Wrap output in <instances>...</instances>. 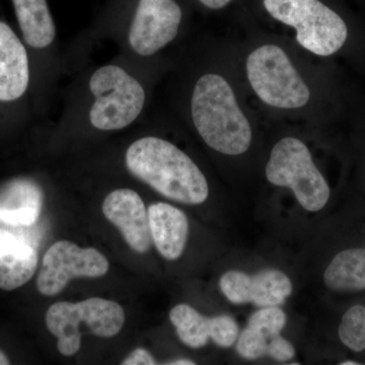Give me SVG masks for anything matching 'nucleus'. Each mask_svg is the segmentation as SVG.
Listing matches in <instances>:
<instances>
[{"instance_id": "nucleus-20", "label": "nucleus", "mask_w": 365, "mask_h": 365, "mask_svg": "<svg viewBox=\"0 0 365 365\" xmlns=\"http://www.w3.org/2000/svg\"><path fill=\"white\" fill-rule=\"evenodd\" d=\"M287 325V316L278 307H266L252 314L248 326L258 329L271 339L279 335Z\"/></svg>"}, {"instance_id": "nucleus-6", "label": "nucleus", "mask_w": 365, "mask_h": 365, "mask_svg": "<svg viewBox=\"0 0 365 365\" xmlns=\"http://www.w3.org/2000/svg\"><path fill=\"white\" fill-rule=\"evenodd\" d=\"M90 90L95 98L90 121L98 130L123 129L143 112L145 91L121 67L106 66L97 69L90 79Z\"/></svg>"}, {"instance_id": "nucleus-4", "label": "nucleus", "mask_w": 365, "mask_h": 365, "mask_svg": "<svg viewBox=\"0 0 365 365\" xmlns=\"http://www.w3.org/2000/svg\"><path fill=\"white\" fill-rule=\"evenodd\" d=\"M46 326L57 337V348L64 356H72L81 349L79 325L86 324L91 332L101 338H111L124 325L123 307L116 302L91 297L83 302H60L46 313Z\"/></svg>"}, {"instance_id": "nucleus-22", "label": "nucleus", "mask_w": 365, "mask_h": 365, "mask_svg": "<svg viewBox=\"0 0 365 365\" xmlns=\"http://www.w3.org/2000/svg\"><path fill=\"white\" fill-rule=\"evenodd\" d=\"M267 355L278 361H287L294 359L295 350L292 343L281 337L279 334L269 341Z\"/></svg>"}, {"instance_id": "nucleus-17", "label": "nucleus", "mask_w": 365, "mask_h": 365, "mask_svg": "<svg viewBox=\"0 0 365 365\" xmlns=\"http://www.w3.org/2000/svg\"><path fill=\"white\" fill-rule=\"evenodd\" d=\"M21 33L29 45L37 49L48 47L56 35L47 0H13Z\"/></svg>"}, {"instance_id": "nucleus-13", "label": "nucleus", "mask_w": 365, "mask_h": 365, "mask_svg": "<svg viewBox=\"0 0 365 365\" xmlns=\"http://www.w3.org/2000/svg\"><path fill=\"white\" fill-rule=\"evenodd\" d=\"M30 81L28 54L11 26L0 21V102L18 100Z\"/></svg>"}, {"instance_id": "nucleus-21", "label": "nucleus", "mask_w": 365, "mask_h": 365, "mask_svg": "<svg viewBox=\"0 0 365 365\" xmlns=\"http://www.w3.org/2000/svg\"><path fill=\"white\" fill-rule=\"evenodd\" d=\"M269 338L253 327L247 326L237 340V353L245 359H258L267 355Z\"/></svg>"}, {"instance_id": "nucleus-26", "label": "nucleus", "mask_w": 365, "mask_h": 365, "mask_svg": "<svg viewBox=\"0 0 365 365\" xmlns=\"http://www.w3.org/2000/svg\"><path fill=\"white\" fill-rule=\"evenodd\" d=\"M11 364L9 362V359H7V356L6 354H4V352L0 351V365H7Z\"/></svg>"}, {"instance_id": "nucleus-19", "label": "nucleus", "mask_w": 365, "mask_h": 365, "mask_svg": "<svg viewBox=\"0 0 365 365\" xmlns=\"http://www.w3.org/2000/svg\"><path fill=\"white\" fill-rule=\"evenodd\" d=\"M339 337L353 351L365 349V307L354 306L348 309L341 321Z\"/></svg>"}, {"instance_id": "nucleus-27", "label": "nucleus", "mask_w": 365, "mask_h": 365, "mask_svg": "<svg viewBox=\"0 0 365 365\" xmlns=\"http://www.w3.org/2000/svg\"><path fill=\"white\" fill-rule=\"evenodd\" d=\"M342 365H357L359 364H356V362H351V361H347V362H342V364H341Z\"/></svg>"}, {"instance_id": "nucleus-18", "label": "nucleus", "mask_w": 365, "mask_h": 365, "mask_svg": "<svg viewBox=\"0 0 365 365\" xmlns=\"http://www.w3.org/2000/svg\"><path fill=\"white\" fill-rule=\"evenodd\" d=\"M327 287L335 292L365 289V249H349L336 255L324 273Z\"/></svg>"}, {"instance_id": "nucleus-2", "label": "nucleus", "mask_w": 365, "mask_h": 365, "mask_svg": "<svg viewBox=\"0 0 365 365\" xmlns=\"http://www.w3.org/2000/svg\"><path fill=\"white\" fill-rule=\"evenodd\" d=\"M191 113L197 131L209 148L228 155L249 150L251 126L222 76L205 74L199 78L192 96Z\"/></svg>"}, {"instance_id": "nucleus-11", "label": "nucleus", "mask_w": 365, "mask_h": 365, "mask_svg": "<svg viewBox=\"0 0 365 365\" xmlns=\"http://www.w3.org/2000/svg\"><path fill=\"white\" fill-rule=\"evenodd\" d=\"M170 319L184 344L201 348L209 339L220 347H232L239 335V326L232 317L203 316L189 304H178L170 312Z\"/></svg>"}, {"instance_id": "nucleus-16", "label": "nucleus", "mask_w": 365, "mask_h": 365, "mask_svg": "<svg viewBox=\"0 0 365 365\" xmlns=\"http://www.w3.org/2000/svg\"><path fill=\"white\" fill-rule=\"evenodd\" d=\"M43 194L37 184L19 179L0 191V223L9 227H30L42 210Z\"/></svg>"}, {"instance_id": "nucleus-25", "label": "nucleus", "mask_w": 365, "mask_h": 365, "mask_svg": "<svg viewBox=\"0 0 365 365\" xmlns=\"http://www.w3.org/2000/svg\"><path fill=\"white\" fill-rule=\"evenodd\" d=\"M170 365H194L195 362L192 361V360L189 359H179L175 360V361H170L169 364Z\"/></svg>"}, {"instance_id": "nucleus-15", "label": "nucleus", "mask_w": 365, "mask_h": 365, "mask_svg": "<svg viewBox=\"0 0 365 365\" xmlns=\"http://www.w3.org/2000/svg\"><path fill=\"white\" fill-rule=\"evenodd\" d=\"M148 212L151 239L158 253L167 260H177L186 246L188 218L180 209L163 202L153 204Z\"/></svg>"}, {"instance_id": "nucleus-24", "label": "nucleus", "mask_w": 365, "mask_h": 365, "mask_svg": "<svg viewBox=\"0 0 365 365\" xmlns=\"http://www.w3.org/2000/svg\"><path fill=\"white\" fill-rule=\"evenodd\" d=\"M199 1H200L203 6L208 7V9H220L227 6L232 0H199Z\"/></svg>"}, {"instance_id": "nucleus-14", "label": "nucleus", "mask_w": 365, "mask_h": 365, "mask_svg": "<svg viewBox=\"0 0 365 365\" xmlns=\"http://www.w3.org/2000/svg\"><path fill=\"white\" fill-rule=\"evenodd\" d=\"M36 249L21 235L0 228V289L11 292L32 279L37 270Z\"/></svg>"}, {"instance_id": "nucleus-7", "label": "nucleus", "mask_w": 365, "mask_h": 365, "mask_svg": "<svg viewBox=\"0 0 365 365\" xmlns=\"http://www.w3.org/2000/svg\"><path fill=\"white\" fill-rule=\"evenodd\" d=\"M247 76L257 96L271 107L297 109L311 98L304 79L278 46L264 45L252 52Z\"/></svg>"}, {"instance_id": "nucleus-10", "label": "nucleus", "mask_w": 365, "mask_h": 365, "mask_svg": "<svg viewBox=\"0 0 365 365\" xmlns=\"http://www.w3.org/2000/svg\"><path fill=\"white\" fill-rule=\"evenodd\" d=\"M222 294L235 304L278 307L292 294V283L282 271L270 269L249 275L240 271H228L220 280Z\"/></svg>"}, {"instance_id": "nucleus-9", "label": "nucleus", "mask_w": 365, "mask_h": 365, "mask_svg": "<svg viewBox=\"0 0 365 365\" xmlns=\"http://www.w3.org/2000/svg\"><path fill=\"white\" fill-rule=\"evenodd\" d=\"M182 9L175 0H140L129 30L132 49L150 56L170 44L179 32Z\"/></svg>"}, {"instance_id": "nucleus-5", "label": "nucleus", "mask_w": 365, "mask_h": 365, "mask_svg": "<svg viewBox=\"0 0 365 365\" xmlns=\"http://www.w3.org/2000/svg\"><path fill=\"white\" fill-rule=\"evenodd\" d=\"M266 177L275 186L292 189L300 205L311 212L325 207L330 198V187L309 148L294 137H285L274 146Z\"/></svg>"}, {"instance_id": "nucleus-8", "label": "nucleus", "mask_w": 365, "mask_h": 365, "mask_svg": "<svg viewBox=\"0 0 365 365\" xmlns=\"http://www.w3.org/2000/svg\"><path fill=\"white\" fill-rule=\"evenodd\" d=\"M109 261L93 248H81L68 241L53 244L43 258L37 288L41 294H59L73 278H98L109 271Z\"/></svg>"}, {"instance_id": "nucleus-12", "label": "nucleus", "mask_w": 365, "mask_h": 365, "mask_svg": "<svg viewBox=\"0 0 365 365\" xmlns=\"http://www.w3.org/2000/svg\"><path fill=\"white\" fill-rule=\"evenodd\" d=\"M106 218L119 228L133 251L144 254L150 249L151 234L148 212L143 199L130 189L111 192L103 203Z\"/></svg>"}, {"instance_id": "nucleus-23", "label": "nucleus", "mask_w": 365, "mask_h": 365, "mask_svg": "<svg viewBox=\"0 0 365 365\" xmlns=\"http://www.w3.org/2000/svg\"><path fill=\"white\" fill-rule=\"evenodd\" d=\"M123 365H155L157 361L148 350L137 348L122 362Z\"/></svg>"}, {"instance_id": "nucleus-1", "label": "nucleus", "mask_w": 365, "mask_h": 365, "mask_svg": "<svg viewBox=\"0 0 365 365\" xmlns=\"http://www.w3.org/2000/svg\"><path fill=\"white\" fill-rule=\"evenodd\" d=\"M125 160L134 177L170 200L197 205L208 198L203 173L186 153L165 139L148 136L134 141Z\"/></svg>"}, {"instance_id": "nucleus-3", "label": "nucleus", "mask_w": 365, "mask_h": 365, "mask_svg": "<svg viewBox=\"0 0 365 365\" xmlns=\"http://www.w3.org/2000/svg\"><path fill=\"white\" fill-rule=\"evenodd\" d=\"M264 6L275 20L294 26L299 44L319 56L339 51L347 40L344 20L319 0H264Z\"/></svg>"}]
</instances>
